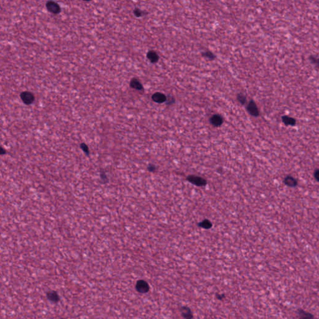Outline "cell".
Returning <instances> with one entry per match:
<instances>
[{"label": "cell", "mask_w": 319, "mask_h": 319, "mask_svg": "<svg viewBox=\"0 0 319 319\" xmlns=\"http://www.w3.org/2000/svg\"><path fill=\"white\" fill-rule=\"evenodd\" d=\"M216 297L218 298V299L221 300V299H222L224 297V295H219V294H218L216 295Z\"/></svg>", "instance_id": "obj_23"}, {"label": "cell", "mask_w": 319, "mask_h": 319, "mask_svg": "<svg viewBox=\"0 0 319 319\" xmlns=\"http://www.w3.org/2000/svg\"><path fill=\"white\" fill-rule=\"evenodd\" d=\"M314 177L315 180L319 182V169H317V170L314 172Z\"/></svg>", "instance_id": "obj_20"}, {"label": "cell", "mask_w": 319, "mask_h": 319, "mask_svg": "<svg viewBox=\"0 0 319 319\" xmlns=\"http://www.w3.org/2000/svg\"><path fill=\"white\" fill-rule=\"evenodd\" d=\"M284 182L287 186L290 187H295L298 184L297 180L291 176L286 177L284 180Z\"/></svg>", "instance_id": "obj_10"}, {"label": "cell", "mask_w": 319, "mask_h": 319, "mask_svg": "<svg viewBox=\"0 0 319 319\" xmlns=\"http://www.w3.org/2000/svg\"><path fill=\"white\" fill-rule=\"evenodd\" d=\"M21 98L23 102L25 104H27V105H29V104H32L34 101V96L33 95V93H32L31 92H28V91L23 92L21 93Z\"/></svg>", "instance_id": "obj_3"}, {"label": "cell", "mask_w": 319, "mask_h": 319, "mask_svg": "<svg viewBox=\"0 0 319 319\" xmlns=\"http://www.w3.org/2000/svg\"><path fill=\"white\" fill-rule=\"evenodd\" d=\"M237 99L239 101V102L241 104H242V105L245 104V103L246 102V97L245 96H243L242 94H238L237 95Z\"/></svg>", "instance_id": "obj_18"}, {"label": "cell", "mask_w": 319, "mask_h": 319, "mask_svg": "<svg viewBox=\"0 0 319 319\" xmlns=\"http://www.w3.org/2000/svg\"><path fill=\"white\" fill-rule=\"evenodd\" d=\"M223 120L222 118L219 115H215L212 116L210 119V122L212 125L216 127L220 126L222 123Z\"/></svg>", "instance_id": "obj_9"}, {"label": "cell", "mask_w": 319, "mask_h": 319, "mask_svg": "<svg viewBox=\"0 0 319 319\" xmlns=\"http://www.w3.org/2000/svg\"><path fill=\"white\" fill-rule=\"evenodd\" d=\"M46 8L49 12L53 14H58L61 12V7L59 5L53 1H49L46 3Z\"/></svg>", "instance_id": "obj_4"}, {"label": "cell", "mask_w": 319, "mask_h": 319, "mask_svg": "<svg viewBox=\"0 0 319 319\" xmlns=\"http://www.w3.org/2000/svg\"><path fill=\"white\" fill-rule=\"evenodd\" d=\"M148 169L150 172H154L155 170V166L154 165H150L148 167Z\"/></svg>", "instance_id": "obj_22"}, {"label": "cell", "mask_w": 319, "mask_h": 319, "mask_svg": "<svg viewBox=\"0 0 319 319\" xmlns=\"http://www.w3.org/2000/svg\"><path fill=\"white\" fill-rule=\"evenodd\" d=\"M202 55L203 56H204L205 58H207L210 59H213L215 58V55L210 51H206V52L203 53Z\"/></svg>", "instance_id": "obj_16"}, {"label": "cell", "mask_w": 319, "mask_h": 319, "mask_svg": "<svg viewBox=\"0 0 319 319\" xmlns=\"http://www.w3.org/2000/svg\"><path fill=\"white\" fill-rule=\"evenodd\" d=\"M187 180L192 184L198 186H202L206 184V181L204 178L198 176L191 175L187 178Z\"/></svg>", "instance_id": "obj_2"}, {"label": "cell", "mask_w": 319, "mask_h": 319, "mask_svg": "<svg viewBox=\"0 0 319 319\" xmlns=\"http://www.w3.org/2000/svg\"><path fill=\"white\" fill-rule=\"evenodd\" d=\"M147 58L152 63H156L159 59V56L155 51H150L147 53Z\"/></svg>", "instance_id": "obj_8"}, {"label": "cell", "mask_w": 319, "mask_h": 319, "mask_svg": "<svg viewBox=\"0 0 319 319\" xmlns=\"http://www.w3.org/2000/svg\"><path fill=\"white\" fill-rule=\"evenodd\" d=\"M198 226L203 228H204V229H210L212 227V224L209 220L205 219V220L203 221L202 222H201L200 223H199Z\"/></svg>", "instance_id": "obj_14"}, {"label": "cell", "mask_w": 319, "mask_h": 319, "mask_svg": "<svg viewBox=\"0 0 319 319\" xmlns=\"http://www.w3.org/2000/svg\"><path fill=\"white\" fill-rule=\"evenodd\" d=\"M134 13L135 16H137V17H140V16H142V14H143L142 11L140 9H135L134 10Z\"/></svg>", "instance_id": "obj_19"}, {"label": "cell", "mask_w": 319, "mask_h": 319, "mask_svg": "<svg viewBox=\"0 0 319 319\" xmlns=\"http://www.w3.org/2000/svg\"><path fill=\"white\" fill-rule=\"evenodd\" d=\"M136 291L140 294H146L149 291L148 284L144 280H139L135 285Z\"/></svg>", "instance_id": "obj_1"}, {"label": "cell", "mask_w": 319, "mask_h": 319, "mask_svg": "<svg viewBox=\"0 0 319 319\" xmlns=\"http://www.w3.org/2000/svg\"><path fill=\"white\" fill-rule=\"evenodd\" d=\"M83 1H85V2H90V1H91V0H83Z\"/></svg>", "instance_id": "obj_24"}, {"label": "cell", "mask_w": 319, "mask_h": 319, "mask_svg": "<svg viewBox=\"0 0 319 319\" xmlns=\"http://www.w3.org/2000/svg\"><path fill=\"white\" fill-rule=\"evenodd\" d=\"M152 100L157 103H163L166 101V97L162 93L157 92L152 96Z\"/></svg>", "instance_id": "obj_7"}, {"label": "cell", "mask_w": 319, "mask_h": 319, "mask_svg": "<svg viewBox=\"0 0 319 319\" xmlns=\"http://www.w3.org/2000/svg\"><path fill=\"white\" fill-rule=\"evenodd\" d=\"M81 147H82V148L84 150V151L85 153L88 154V152H89V149H88V147L86 145H85V144H82V145H81Z\"/></svg>", "instance_id": "obj_21"}, {"label": "cell", "mask_w": 319, "mask_h": 319, "mask_svg": "<svg viewBox=\"0 0 319 319\" xmlns=\"http://www.w3.org/2000/svg\"><path fill=\"white\" fill-rule=\"evenodd\" d=\"M46 297L49 301L52 303L56 304L59 302L60 297L58 294V292L54 291H48L46 293Z\"/></svg>", "instance_id": "obj_6"}, {"label": "cell", "mask_w": 319, "mask_h": 319, "mask_svg": "<svg viewBox=\"0 0 319 319\" xmlns=\"http://www.w3.org/2000/svg\"><path fill=\"white\" fill-rule=\"evenodd\" d=\"M282 120L284 124L286 125H291L294 126L296 124V120L292 117L289 116H283L282 117Z\"/></svg>", "instance_id": "obj_12"}, {"label": "cell", "mask_w": 319, "mask_h": 319, "mask_svg": "<svg viewBox=\"0 0 319 319\" xmlns=\"http://www.w3.org/2000/svg\"><path fill=\"white\" fill-rule=\"evenodd\" d=\"M130 87L137 89V90H142L143 89V86L140 82V81L137 79H133L130 82Z\"/></svg>", "instance_id": "obj_13"}, {"label": "cell", "mask_w": 319, "mask_h": 319, "mask_svg": "<svg viewBox=\"0 0 319 319\" xmlns=\"http://www.w3.org/2000/svg\"><path fill=\"white\" fill-rule=\"evenodd\" d=\"M181 312V315L184 318H193V314L192 310L187 307H182L180 309Z\"/></svg>", "instance_id": "obj_11"}, {"label": "cell", "mask_w": 319, "mask_h": 319, "mask_svg": "<svg viewBox=\"0 0 319 319\" xmlns=\"http://www.w3.org/2000/svg\"><path fill=\"white\" fill-rule=\"evenodd\" d=\"M298 313H299V315L301 317V318H313V316L312 315H311L310 313H306L304 310H298Z\"/></svg>", "instance_id": "obj_15"}, {"label": "cell", "mask_w": 319, "mask_h": 319, "mask_svg": "<svg viewBox=\"0 0 319 319\" xmlns=\"http://www.w3.org/2000/svg\"><path fill=\"white\" fill-rule=\"evenodd\" d=\"M247 110L251 115H252L254 117H257L259 116V109H258L256 103L253 101H251L249 102V104L248 105Z\"/></svg>", "instance_id": "obj_5"}, {"label": "cell", "mask_w": 319, "mask_h": 319, "mask_svg": "<svg viewBox=\"0 0 319 319\" xmlns=\"http://www.w3.org/2000/svg\"><path fill=\"white\" fill-rule=\"evenodd\" d=\"M309 59H310V61H311V63L312 64H315L316 66V67L319 69V59L316 58L315 57H313V56H310Z\"/></svg>", "instance_id": "obj_17"}]
</instances>
